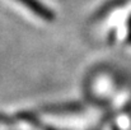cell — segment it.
<instances>
[{
  "instance_id": "1",
  "label": "cell",
  "mask_w": 131,
  "mask_h": 130,
  "mask_svg": "<svg viewBox=\"0 0 131 130\" xmlns=\"http://www.w3.org/2000/svg\"><path fill=\"white\" fill-rule=\"evenodd\" d=\"M17 1H19L27 9H29L36 17L43 19L46 22H52L56 18L55 12L47 5H45L41 0H17Z\"/></svg>"
},
{
  "instance_id": "2",
  "label": "cell",
  "mask_w": 131,
  "mask_h": 130,
  "mask_svg": "<svg viewBox=\"0 0 131 130\" xmlns=\"http://www.w3.org/2000/svg\"><path fill=\"white\" fill-rule=\"evenodd\" d=\"M129 3H131V0H108L97 10L95 18H103L110 12H112L115 9H118V8H122V6L127 5Z\"/></svg>"
},
{
  "instance_id": "3",
  "label": "cell",
  "mask_w": 131,
  "mask_h": 130,
  "mask_svg": "<svg viewBox=\"0 0 131 130\" xmlns=\"http://www.w3.org/2000/svg\"><path fill=\"white\" fill-rule=\"evenodd\" d=\"M45 111L52 114H65V112H78L83 110V106L79 103H64V105H53L50 107H45Z\"/></svg>"
},
{
  "instance_id": "4",
  "label": "cell",
  "mask_w": 131,
  "mask_h": 130,
  "mask_svg": "<svg viewBox=\"0 0 131 130\" xmlns=\"http://www.w3.org/2000/svg\"><path fill=\"white\" fill-rule=\"evenodd\" d=\"M126 41L129 43H131V14L127 19V37H126Z\"/></svg>"
},
{
  "instance_id": "5",
  "label": "cell",
  "mask_w": 131,
  "mask_h": 130,
  "mask_svg": "<svg viewBox=\"0 0 131 130\" xmlns=\"http://www.w3.org/2000/svg\"><path fill=\"white\" fill-rule=\"evenodd\" d=\"M112 130H121V129H120L118 126H116V125H113V126H112Z\"/></svg>"
}]
</instances>
